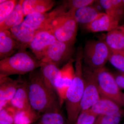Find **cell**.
<instances>
[{"mask_svg":"<svg viewBox=\"0 0 124 124\" xmlns=\"http://www.w3.org/2000/svg\"><path fill=\"white\" fill-rule=\"evenodd\" d=\"M27 82L29 101L33 110L40 114L59 112L61 106L57 94L46 86L40 71L31 72Z\"/></svg>","mask_w":124,"mask_h":124,"instance_id":"6da1fadb","label":"cell"},{"mask_svg":"<svg viewBox=\"0 0 124 124\" xmlns=\"http://www.w3.org/2000/svg\"><path fill=\"white\" fill-rule=\"evenodd\" d=\"M83 50L78 49L75 66V76L72 83L67 91L64 102L66 104L68 121L72 124L75 123L81 112V104L84 91L83 75Z\"/></svg>","mask_w":124,"mask_h":124,"instance_id":"7a4b0ae2","label":"cell"},{"mask_svg":"<svg viewBox=\"0 0 124 124\" xmlns=\"http://www.w3.org/2000/svg\"><path fill=\"white\" fill-rule=\"evenodd\" d=\"M41 62L26 50L18 52L0 61V79L14 75H24L40 67Z\"/></svg>","mask_w":124,"mask_h":124,"instance_id":"3957f363","label":"cell"},{"mask_svg":"<svg viewBox=\"0 0 124 124\" xmlns=\"http://www.w3.org/2000/svg\"><path fill=\"white\" fill-rule=\"evenodd\" d=\"M75 10H70L62 14L55 18L52 23L50 30L57 40L74 44L78 24L74 16Z\"/></svg>","mask_w":124,"mask_h":124,"instance_id":"277c9868","label":"cell"},{"mask_svg":"<svg viewBox=\"0 0 124 124\" xmlns=\"http://www.w3.org/2000/svg\"><path fill=\"white\" fill-rule=\"evenodd\" d=\"M111 51L103 40H90L83 50V60L86 66L98 72L104 68Z\"/></svg>","mask_w":124,"mask_h":124,"instance_id":"5b68a950","label":"cell"},{"mask_svg":"<svg viewBox=\"0 0 124 124\" xmlns=\"http://www.w3.org/2000/svg\"><path fill=\"white\" fill-rule=\"evenodd\" d=\"M98 87L101 97L114 101L124 107L123 94L116 82L115 77L105 68L97 72Z\"/></svg>","mask_w":124,"mask_h":124,"instance_id":"8992f818","label":"cell"},{"mask_svg":"<svg viewBox=\"0 0 124 124\" xmlns=\"http://www.w3.org/2000/svg\"><path fill=\"white\" fill-rule=\"evenodd\" d=\"M97 72L86 66L83 67L85 88L81 104V111L91 108L101 98L98 87Z\"/></svg>","mask_w":124,"mask_h":124,"instance_id":"52a82bcc","label":"cell"},{"mask_svg":"<svg viewBox=\"0 0 124 124\" xmlns=\"http://www.w3.org/2000/svg\"><path fill=\"white\" fill-rule=\"evenodd\" d=\"M67 8L64 3L56 7L49 13H33L26 16L24 23L29 24L36 31H49L55 18L67 12Z\"/></svg>","mask_w":124,"mask_h":124,"instance_id":"ba28073f","label":"cell"},{"mask_svg":"<svg viewBox=\"0 0 124 124\" xmlns=\"http://www.w3.org/2000/svg\"><path fill=\"white\" fill-rule=\"evenodd\" d=\"M73 45L56 40L49 47L41 62L53 63L59 67L72 59Z\"/></svg>","mask_w":124,"mask_h":124,"instance_id":"9c48e42d","label":"cell"},{"mask_svg":"<svg viewBox=\"0 0 124 124\" xmlns=\"http://www.w3.org/2000/svg\"><path fill=\"white\" fill-rule=\"evenodd\" d=\"M74 60L71 59L61 69L60 75L55 82V91L59 99L60 106L65 101L68 90L75 76Z\"/></svg>","mask_w":124,"mask_h":124,"instance_id":"30bf717a","label":"cell"},{"mask_svg":"<svg viewBox=\"0 0 124 124\" xmlns=\"http://www.w3.org/2000/svg\"><path fill=\"white\" fill-rule=\"evenodd\" d=\"M57 39L50 30L37 32L28 48L34 55L41 61L49 47Z\"/></svg>","mask_w":124,"mask_h":124,"instance_id":"8fae6325","label":"cell"},{"mask_svg":"<svg viewBox=\"0 0 124 124\" xmlns=\"http://www.w3.org/2000/svg\"><path fill=\"white\" fill-rule=\"evenodd\" d=\"M24 81L8 77L0 79V110L8 106L18 89Z\"/></svg>","mask_w":124,"mask_h":124,"instance_id":"7c38bea8","label":"cell"},{"mask_svg":"<svg viewBox=\"0 0 124 124\" xmlns=\"http://www.w3.org/2000/svg\"><path fill=\"white\" fill-rule=\"evenodd\" d=\"M13 38L20 47V51L26 50L33 39L36 31L24 22L10 29Z\"/></svg>","mask_w":124,"mask_h":124,"instance_id":"4fadbf2b","label":"cell"},{"mask_svg":"<svg viewBox=\"0 0 124 124\" xmlns=\"http://www.w3.org/2000/svg\"><path fill=\"white\" fill-rule=\"evenodd\" d=\"M119 21L107 15L101 13L97 17L89 24L85 25L86 29L93 32L110 31L117 28Z\"/></svg>","mask_w":124,"mask_h":124,"instance_id":"5bb4252c","label":"cell"},{"mask_svg":"<svg viewBox=\"0 0 124 124\" xmlns=\"http://www.w3.org/2000/svg\"><path fill=\"white\" fill-rule=\"evenodd\" d=\"M20 51V46L13 38L9 30L0 31V59H4Z\"/></svg>","mask_w":124,"mask_h":124,"instance_id":"9a60e30c","label":"cell"},{"mask_svg":"<svg viewBox=\"0 0 124 124\" xmlns=\"http://www.w3.org/2000/svg\"><path fill=\"white\" fill-rule=\"evenodd\" d=\"M40 68V73L45 84L49 88L55 91V82L60 75L61 69L53 63L44 62H41Z\"/></svg>","mask_w":124,"mask_h":124,"instance_id":"2e32d148","label":"cell"},{"mask_svg":"<svg viewBox=\"0 0 124 124\" xmlns=\"http://www.w3.org/2000/svg\"><path fill=\"white\" fill-rule=\"evenodd\" d=\"M55 1L53 0H24L23 11L24 16L33 13H44L51 9Z\"/></svg>","mask_w":124,"mask_h":124,"instance_id":"e0dca14e","label":"cell"},{"mask_svg":"<svg viewBox=\"0 0 124 124\" xmlns=\"http://www.w3.org/2000/svg\"><path fill=\"white\" fill-rule=\"evenodd\" d=\"M9 105L17 110L32 108L29 101L27 81H24L22 85L18 89Z\"/></svg>","mask_w":124,"mask_h":124,"instance_id":"ac0fdd59","label":"cell"},{"mask_svg":"<svg viewBox=\"0 0 124 124\" xmlns=\"http://www.w3.org/2000/svg\"><path fill=\"white\" fill-rule=\"evenodd\" d=\"M103 41L111 52H124V32L121 26L108 32Z\"/></svg>","mask_w":124,"mask_h":124,"instance_id":"d6986e66","label":"cell"},{"mask_svg":"<svg viewBox=\"0 0 124 124\" xmlns=\"http://www.w3.org/2000/svg\"><path fill=\"white\" fill-rule=\"evenodd\" d=\"M120 107L116 103L110 99L101 97L90 108L98 116L110 115L121 111Z\"/></svg>","mask_w":124,"mask_h":124,"instance_id":"ffe728a7","label":"cell"},{"mask_svg":"<svg viewBox=\"0 0 124 124\" xmlns=\"http://www.w3.org/2000/svg\"><path fill=\"white\" fill-rule=\"evenodd\" d=\"M23 0L18 1L13 11L2 24L0 25V31L9 30L24 21V15L22 4Z\"/></svg>","mask_w":124,"mask_h":124,"instance_id":"44dd1931","label":"cell"},{"mask_svg":"<svg viewBox=\"0 0 124 124\" xmlns=\"http://www.w3.org/2000/svg\"><path fill=\"white\" fill-rule=\"evenodd\" d=\"M91 5L82 7L75 11L74 17L78 23L85 26L95 20L101 13Z\"/></svg>","mask_w":124,"mask_h":124,"instance_id":"7402d4cb","label":"cell"},{"mask_svg":"<svg viewBox=\"0 0 124 124\" xmlns=\"http://www.w3.org/2000/svg\"><path fill=\"white\" fill-rule=\"evenodd\" d=\"M13 108L14 124H31L38 120L40 114L32 108L28 110H17Z\"/></svg>","mask_w":124,"mask_h":124,"instance_id":"603a6c76","label":"cell"},{"mask_svg":"<svg viewBox=\"0 0 124 124\" xmlns=\"http://www.w3.org/2000/svg\"><path fill=\"white\" fill-rule=\"evenodd\" d=\"M37 124H64V120L59 112H48L43 113Z\"/></svg>","mask_w":124,"mask_h":124,"instance_id":"cb8c5ba5","label":"cell"},{"mask_svg":"<svg viewBox=\"0 0 124 124\" xmlns=\"http://www.w3.org/2000/svg\"><path fill=\"white\" fill-rule=\"evenodd\" d=\"M18 1L6 0L0 3V25L2 24L13 11Z\"/></svg>","mask_w":124,"mask_h":124,"instance_id":"d4e9b609","label":"cell"},{"mask_svg":"<svg viewBox=\"0 0 124 124\" xmlns=\"http://www.w3.org/2000/svg\"><path fill=\"white\" fill-rule=\"evenodd\" d=\"M122 115L121 111L114 115L98 116L94 124H119Z\"/></svg>","mask_w":124,"mask_h":124,"instance_id":"484cf974","label":"cell"},{"mask_svg":"<svg viewBox=\"0 0 124 124\" xmlns=\"http://www.w3.org/2000/svg\"><path fill=\"white\" fill-rule=\"evenodd\" d=\"M98 116L91 108L82 111L78 117L76 124H94Z\"/></svg>","mask_w":124,"mask_h":124,"instance_id":"4316f807","label":"cell"},{"mask_svg":"<svg viewBox=\"0 0 124 124\" xmlns=\"http://www.w3.org/2000/svg\"><path fill=\"white\" fill-rule=\"evenodd\" d=\"M108 61L116 69L124 72V52H111Z\"/></svg>","mask_w":124,"mask_h":124,"instance_id":"83f0119b","label":"cell"},{"mask_svg":"<svg viewBox=\"0 0 124 124\" xmlns=\"http://www.w3.org/2000/svg\"><path fill=\"white\" fill-rule=\"evenodd\" d=\"M95 1L93 0H71L64 1L63 3L68 10H76L85 6L91 5Z\"/></svg>","mask_w":124,"mask_h":124,"instance_id":"f1b7e54d","label":"cell"},{"mask_svg":"<svg viewBox=\"0 0 124 124\" xmlns=\"http://www.w3.org/2000/svg\"><path fill=\"white\" fill-rule=\"evenodd\" d=\"M98 2L107 15L119 21L120 18L113 6L112 0H100Z\"/></svg>","mask_w":124,"mask_h":124,"instance_id":"f546056e","label":"cell"},{"mask_svg":"<svg viewBox=\"0 0 124 124\" xmlns=\"http://www.w3.org/2000/svg\"><path fill=\"white\" fill-rule=\"evenodd\" d=\"M0 121L14 124L13 110L10 106L0 110Z\"/></svg>","mask_w":124,"mask_h":124,"instance_id":"4dcf8cb0","label":"cell"},{"mask_svg":"<svg viewBox=\"0 0 124 124\" xmlns=\"http://www.w3.org/2000/svg\"><path fill=\"white\" fill-rule=\"evenodd\" d=\"M112 2L116 13L120 19L124 13V1L123 0H112Z\"/></svg>","mask_w":124,"mask_h":124,"instance_id":"1f68e13d","label":"cell"},{"mask_svg":"<svg viewBox=\"0 0 124 124\" xmlns=\"http://www.w3.org/2000/svg\"><path fill=\"white\" fill-rule=\"evenodd\" d=\"M114 77L116 82L120 88L124 89V73L116 75Z\"/></svg>","mask_w":124,"mask_h":124,"instance_id":"d6a6232c","label":"cell"},{"mask_svg":"<svg viewBox=\"0 0 124 124\" xmlns=\"http://www.w3.org/2000/svg\"><path fill=\"white\" fill-rule=\"evenodd\" d=\"M0 124H9V123H7V122H3V121H0Z\"/></svg>","mask_w":124,"mask_h":124,"instance_id":"836d02e7","label":"cell"},{"mask_svg":"<svg viewBox=\"0 0 124 124\" xmlns=\"http://www.w3.org/2000/svg\"><path fill=\"white\" fill-rule=\"evenodd\" d=\"M121 29H122V31H124V26H121Z\"/></svg>","mask_w":124,"mask_h":124,"instance_id":"e575fe53","label":"cell"},{"mask_svg":"<svg viewBox=\"0 0 124 124\" xmlns=\"http://www.w3.org/2000/svg\"><path fill=\"white\" fill-rule=\"evenodd\" d=\"M123 103H124V93L123 94Z\"/></svg>","mask_w":124,"mask_h":124,"instance_id":"d590c367","label":"cell"},{"mask_svg":"<svg viewBox=\"0 0 124 124\" xmlns=\"http://www.w3.org/2000/svg\"><path fill=\"white\" fill-rule=\"evenodd\" d=\"M123 1H124V0H123Z\"/></svg>","mask_w":124,"mask_h":124,"instance_id":"8d00e7d4","label":"cell"},{"mask_svg":"<svg viewBox=\"0 0 124 124\" xmlns=\"http://www.w3.org/2000/svg\"></svg>","mask_w":124,"mask_h":124,"instance_id":"74e56055","label":"cell"}]
</instances>
